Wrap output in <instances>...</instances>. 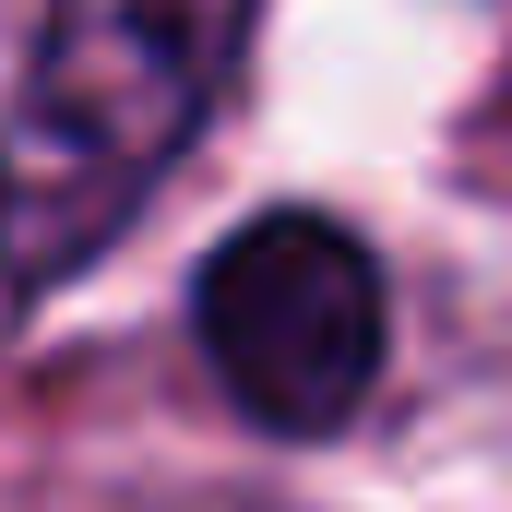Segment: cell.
<instances>
[{"instance_id": "obj_1", "label": "cell", "mask_w": 512, "mask_h": 512, "mask_svg": "<svg viewBox=\"0 0 512 512\" xmlns=\"http://www.w3.org/2000/svg\"><path fill=\"white\" fill-rule=\"evenodd\" d=\"M239 12H48L0 120V334L143 215L167 155L203 131Z\"/></svg>"}, {"instance_id": "obj_2", "label": "cell", "mask_w": 512, "mask_h": 512, "mask_svg": "<svg viewBox=\"0 0 512 512\" xmlns=\"http://www.w3.org/2000/svg\"><path fill=\"white\" fill-rule=\"evenodd\" d=\"M203 358L262 429L322 441L382 382V274L334 215H262L203 262Z\"/></svg>"}]
</instances>
